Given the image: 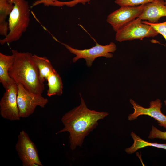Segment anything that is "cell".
<instances>
[{"label":"cell","instance_id":"obj_16","mask_svg":"<svg viewBox=\"0 0 166 166\" xmlns=\"http://www.w3.org/2000/svg\"><path fill=\"white\" fill-rule=\"evenodd\" d=\"M48 89L47 94L49 97L57 95L61 96L63 93V84L61 79L55 70L50 74L46 80Z\"/></svg>","mask_w":166,"mask_h":166},{"label":"cell","instance_id":"obj_20","mask_svg":"<svg viewBox=\"0 0 166 166\" xmlns=\"http://www.w3.org/2000/svg\"><path fill=\"white\" fill-rule=\"evenodd\" d=\"M91 0H73L66 2H62L57 0L56 3V6L57 7H61L66 6L68 7H73L76 5L81 3L85 5Z\"/></svg>","mask_w":166,"mask_h":166},{"label":"cell","instance_id":"obj_21","mask_svg":"<svg viewBox=\"0 0 166 166\" xmlns=\"http://www.w3.org/2000/svg\"><path fill=\"white\" fill-rule=\"evenodd\" d=\"M56 0H38L33 2L31 8L40 4H43L45 6H52Z\"/></svg>","mask_w":166,"mask_h":166},{"label":"cell","instance_id":"obj_12","mask_svg":"<svg viewBox=\"0 0 166 166\" xmlns=\"http://www.w3.org/2000/svg\"><path fill=\"white\" fill-rule=\"evenodd\" d=\"M14 57L12 54L7 55L0 53V82L6 89L15 83L9 74V71L12 65Z\"/></svg>","mask_w":166,"mask_h":166},{"label":"cell","instance_id":"obj_4","mask_svg":"<svg viewBox=\"0 0 166 166\" xmlns=\"http://www.w3.org/2000/svg\"><path fill=\"white\" fill-rule=\"evenodd\" d=\"M158 33L150 25L142 22L137 18L116 32L115 40L119 42L135 39L142 40L144 38L154 37Z\"/></svg>","mask_w":166,"mask_h":166},{"label":"cell","instance_id":"obj_6","mask_svg":"<svg viewBox=\"0 0 166 166\" xmlns=\"http://www.w3.org/2000/svg\"><path fill=\"white\" fill-rule=\"evenodd\" d=\"M18 85L17 101L21 118L28 117L34 113L37 106L43 108L48 103V99L42 94L29 91L21 84Z\"/></svg>","mask_w":166,"mask_h":166},{"label":"cell","instance_id":"obj_5","mask_svg":"<svg viewBox=\"0 0 166 166\" xmlns=\"http://www.w3.org/2000/svg\"><path fill=\"white\" fill-rule=\"evenodd\" d=\"M72 53L75 55L72 59V62L75 63L80 59H84L86 61V64L88 67L92 66L95 60L99 57H104L110 58L113 57L111 53L114 52L116 50V44L113 42L105 45L96 43L95 46L87 49H75L69 45L57 41Z\"/></svg>","mask_w":166,"mask_h":166},{"label":"cell","instance_id":"obj_23","mask_svg":"<svg viewBox=\"0 0 166 166\" xmlns=\"http://www.w3.org/2000/svg\"><path fill=\"white\" fill-rule=\"evenodd\" d=\"M165 4L166 5V0H165Z\"/></svg>","mask_w":166,"mask_h":166},{"label":"cell","instance_id":"obj_8","mask_svg":"<svg viewBox=\"0 0 166 166\" xmlns=\"http://www.w3.org/2000/svg\"><path fill=\"white\" fill-rule=\"evenodd\" d=\"M145 4L134 6H121L108 16L106 21L111 25L113 30L116 32L138 18L143 12Z\"/></svg>","mask_w":166,"mask_h":166},{"label":"cell","instance_id":"obj_14","mask_svg":"<svg viewBox=\"0 0 166 166\" xmlns=\"http://www.w3.org/2000/svg\"><path fill=\"white\" fill-rule=\"evenodd\" d=\"M14 7L8 0H0V34L6 36L9 30L8 22L6 21Z\"/></svg>","mask_w":166,"mask_h":166},{"label":"cell","instance_id":"obj_9","mask_svg":"<svg viewBox=\"0 0 166 166\" xmlns=\"http://www.w3.org/2000/svg\"><path fill=\"white\" fill-rule=\"evenodd\" d=\"M6 91L0 101V114L3 118L11 121L20 120L17 97L18 85L13 83Z\"/></svg>","mask_w":166,"mask_h":166},{"label":"cell","instance_id":"obj_11","mask_svg":"<svg viewBox=\"0 0 166 166\" xmlns=\"http://www.w3.org/2000/svg\"><path fill=\"white\" fill-rule=\"evenodd\" d=\"M166 16V5L164 0H155L145 4L144 9L138 17L142 20L156 23L161 18Z\"/></svg>","mask_w":166,"mask_h":166},{"label":"cell","instance_id":"obj_1","mask_svg":"<svg viewBox=\"0 0 166 166\" xmlns=\"http://www.w3.org/2000/svg\"><path fill=\"white\" fill-rule=\"evenodd\" d=\"M80 105L65 113L61 121L64 128L56 134L67 132L69 133L70 148L72 150L77 146L81 147L85 137L98 125L99 120L105 118L109 114L89 109L81 93H79Z\"/></svg>","mask_w":166,"mask_h":166},{"label":"cell","instance_id":"obj_15","mask_svg":"<svg viewBox=\"0 0 166 166\" xmlns=\"http://www.w3.org/2000/svg\"><path fill=\"white\" fill-rule=\"evenodd\" d=\"M34 61L38 69L41 81L44 82L49 75L55 71L51 62L46 57H41L36 55L33 56Z\"/></svg>","mask_w":166,"mask_h":166},{"label":"cell","instance_id":"obj_3","mask_svg":"<svg viewBox=\"0 0 166 166\" xmlns=\"http://www.w3.org/2000/svg\"><path fill=\"white\" fill-rule=\"evenodd\" d=\"M14 5L9 15V31L7 35L0 40L1 45L9 44L19 40L25 32L30 22V9L26 0H8Z\"/></svg>","mask_w":166,"mask_h":166},{"label":"cell","instance_id":"obj_13","mask_svg":"<svg viewBox=\"0 0 166 166\" xmlns=\"http://www.w3.org/2000/svg\"><path fill=\"white\" fill-rule=\"evenodd\" d=\"M130 135L133 140V143L130 147L126 148L125 151L128 154H132L137 150L147 146H152L166 150V144L152 143L146 141L142 139L133 132Z\"/></svg>","mask_w":166,"mask_h":166},{"label":"cell","instance_id":"obj_18","mask_svg":"<svg viewBox=\"0 0 166 166\" xmlns=\"http://www.w3.org/2000/svg\"><path fill=\"white\" fill-rule=\"evenodd\" d=\"M142 22L150 25L158 34L164 37L166 41V21L159 23H151L147 21H142Z\"/></svg>","mask_w":166,"mask_h":166},{"label":"cell","instance_id":"obj_22","mask_svg":"<svg viewBox=\"0 0 166 166\" xmlns=\"http://www.w3.org/2000/svg\"><path fill=\"white\" fill-rule=\"evenodd\" d=\"M164 103L165 105L166 106V100H165L164 101Z\"/></svg>","mask_w":166,"mask_h":166},{"label":"cell","instance_id":"obj_10","mask_svg":"<svg viewBox=\"0 0 166 166\" xmlns=\"http://www.w3.org/2000/svg\"><path fill=\"white\" fill-rule=\"evenodd\" d=\"M130 103L134 109L133 113L128 117L129 121H133L141 115L149 116L156 120L160 126L166 129V115L161 112L162 103L160 100L157 99L151 101L148 108H144L139 105L132 99L130 100Z\"/></svg>","mask_w":166,"mask_h":166},{"label":"cell","instance_id":"obj_17","mask_svg":"<svg viewBox=\"0 0 166 166\" xmlns=\"http://www.w3.org/2000/svg\"><path fill=\"white\" fill-rule=\"evenodd\" d=\"M155 0H115V3L121 6H134L145 4Z\"/></svg>","mask_w":166,"mask_h":166},{"label":"cell","instance_id":"obj_2","mask_svg":"<svg viewBox=\"0 0 166 166\" xmlns=\"http://www.w3.org/2000/svg\"><path fill=\"white\" fill-rule=\"evenodd\" d=\"M14 61L9 71V74L17 84L22 85L27 90L42 94L44 89V82L40 80L38 68L33 55L30 53L12 50Z\"/></svg>","mask_w":166,"mask_h":166},{"label":"cell","instance_id":"obj_19","mask_svg":"<svg viewBox=\"0 0 166 166\" xmlns=\"http://www.w3.org/2000/svg\"><path fill=\"white\" fill-rule=\"evenodd\" d=\"M148 138L150 139L157 138L166 140V131H162L153 125H152Z\"/></svg>","mask_w":166,"mask_h":166},{"label":"cell","instance_id":"obj_7","mask_svg":"<svg viewBox=\"0 0 166 166\" xmlns=\"http://www.w3.org/2000/svg\"><path fill=\"white\" fill-rule=\"evenodd\" d=\"M15 148L23 166H43L36 145L24 130L18 136Z\"/></svg>","mask_w":166,"mask_h":166}]
</instances>
